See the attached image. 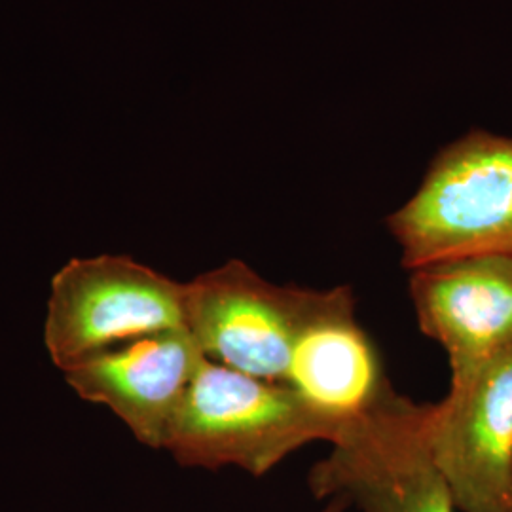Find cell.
Segmentation results:
<instances>
[{"mask_svg": "<svg viewBox=\"0 0 512 512\" xmlns=\"http://www.w3.org/2000/svg\"><path fill=\"white\" fill-rule=\"evenodd\" d=\"M342 423L283 380H264L203 359L165 437L164 450L192 469L234 467L262 478Z\"/></svg>", "mask_w": 512, "mask_h": 512, "instance_id": "cell-1", "label": "cell"}, {"mask_svg": "<svg viewBox=\"0 0 512 512\" xmlns=\"http://www.w3.org/2000/svg\"><path fill=\"white\" fill-rule=\"evenodd\" d=\"M385 224L406 270L512 255V137L475 129L446 145Z\"/></svg>", "mask_w": 512, "mask_h": 512, "instance_id": "cell-2", "label": "cell"}, {"mask_svg": "<svg viewBox=\"0 0 512 512\" xmlns=\"http://www.w3.org/2000/svg\"><path fill=\"white\" fill-rule=\"evenodd\" d=\"M351 302L349 287L279 285L232 258L184 283V329L205 359L285 380L302 336Z\"/></svg>", "mask_w": 512, "mask_h": 512, "instance_id": "cell-3", "label": "cell"}, {"mask_svg": "<svg viewBox=\"0 0 512 512\" xmlns=\"http://www.w3.org/2000/svg\"><path fill=\"white\" fill-rule=\"evenodd\" d=\"M308 488L359 512H459L425 439V404L393 387L340 427Z\"/></svg>", "mask_w": 512, "mask_h": 512, "instance_id": "cell-4", "label": "cell"}, {"mask_svg": "<svg viewBox=\"0 0 512 512\" xmlns=\"http://www.w3.org/2000/svg\"><path fill=\"white\" fill-rule=\"evenodd\" d=\"M184 329V283L126 255L69 260L52 279L44 346L59 370L133 338Z\"/></svg>", "mask_w": 512, "mask_h": 512, "instance_id": "cell-5", "label": "cell"}, {"mask_svg": "<svg viewBox=\"0 0 512 512\" xmlns=\"http://www.w3.org/2000/svg\"><path fill=\"white\" fill-rule=\"evenodd\" d=\"M425 439L459 512H507L512 488V349L450 380L425 404Z\"/></svg>", "mask_w": 512, "mask_h": 512, "instance_id": "cell-6", "label": "cell"}, {"mask_svg": "<svg viewBox=\"0 0 512 512\" xmlns=\"http://www.w3.org/2000/svg\"><path fill=\"white\" fill-rule=\"evenodd\" d=\"M408 274L416 323L444 349L450 380L512 349V255L448 258Z\"/></svg>", "mask_w": 512, "mask_h": 512, "instance_id": "cell-7", "label": "cell"}, {"mask_svg": "<svg viewBox=\"0 0 512 512\" xmlns=\"http://www.w3.org/2000/svg\"><path fill=\"white\" fill-rule=\"evenodd\" d=\"M203 359L188 330H160L93 353L63 374L80 399L107 406L141 444L164 450Z\"/></svg>", "mask_w": 512, "mask_h": 512, "instance_id": "cell-8", "label": "cell"}, {"mask_svg": "<svg viewBox=\"0 0 512 512\" xmlns=\"http://www.w3.org/2000/svg\"><path fill=\"white\" fill-rule=\"evenodd\" d=\"M283 382L342 425L393 387L380 351L357 321V302L330 313L302 336Z\"/></svg>", "mask_w": 512, "mask_h": 512, "instance_id": "cell-9", "label": "cell"}, {"mask_svg": "<svg viewBox=\"0 0 512 512\" xmlns=\"http://www.w3.org/2000/svg\"><path fill=\"white\" fill-rule=\"evenodd\" d=\"M319 512H348V505L340 499H330V501H325L323 509Z\"/></svg>", "mask_w": 512, "mask_h": 512, "instance_id": "cell-10", "label": "cell"}, {"mask_svg": "<svg viewBox=\"0 0 512 512\" xmlns=\"http://www.w3.org/2000/svg\"><path fill=\"white\" fill-rule=\"evenodd\" d=\"M507 512H512V488L511 495H509V505H507Z\"/></svg>", "mask_w": 512, "mask_h": 512, "instance_id": "cell-11", "label": "cell"}]
</instances>
